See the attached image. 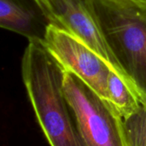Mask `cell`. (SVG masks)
<instances>
[{"mask_svg":"<svg viewBox=\"0 0 146 146\" xmlns=\"http://www.w3.org/2000/svg\"><path fill=\"white\" fill-rule=\"evenodd\" d=\"M106 43L140 103L146 106V2L93 0Z\"/></svg>","mask_w":146,"mask_h":146,"instance_id":"cell-2","label":"cell"},{"mask_svg":"<svg viewBox=\"0 0 146 146\" xmlns=\"http://www.w3.org/2000/svg\"><path fill=\"white\" fill-rule=\"evenodd\" d=\"M123 130L126 146H146V106L123 119Z\"/></svg>","mask_w":146,"mask_h":146,"instance_id":"cell-8","label":"cell"},{"mask_svg":"<svg viewBox=\"0 0 146 146\" xmlns=\"http://www.w3.org/2000/svg\"><path fill=\"white\" fill-rule=\"evenodd\" d=\"M36 1L48 19L50 25L68 32L86 43L127 83L104 37L97 18L93 0Z\"/></svg>","mask_w":146,"mask_h":146,"instance_id":"cell-4","label":"cell"},{"mask_svg":"<svg viewBox=\"0 0 146 146\" xmlns=\"http://www.w3.org/2000/svg\"><path fill=\"white\" fill-rule=\"evenodd\" d=\"M64 72L43 42L29 41L21 59L22 80L46 140L50 146H88L63 92Z\"/></svg>","mask_w":146,"mask_h":146,"instance_id":"cell-1","label":"cell"},{"mask_svg":"<svg viewBox=\"0 0 146 146\" xmlns=\"http://www.w3.org/2000/svg\"><path fill=\"white\" fill-rule=\"evenodd\" d=\"M138 1H141V2H146V0H138Z\"/></svg>","mask_w":146,"mask_h":146,"instance_id":"cell-9","label":"cell"},{"mask_svg":"<svg viewBox=\"0 0 146 146\" xmlns=\"http://www.w3.org/2000/svg\"><path fill=\"white\" fill-rule=\"evenodd\" d=\"M50 26L36 0H0V27L43 42Z\"/></svg>","mask_w":146,"mask_h":146,"instance_id":"cell-6","label":"cell"},{"mask_svg":"<svg viewBox=\"0 0 146 146\" xmlns=\"http://www.w3.org/2000/svg\"><path fill=\"white\" fill-rule=\"evenodd\" d=\"M63 92L88 146H126L123 119L74 73L66 71Z\"/></svg>","mask_w":146,"mask_h":146,"instance_id":"cell-3","label":"cell"},{"mask_svg":"<svg viewBox=\"0 0 146 146\" xmlns=\"http://www.w3.org/2000/svg\"><path fill=\"white\" fill-rule=\"evenodd\" d=\"M43 44L66 71L74 73L109 102L108 78L113 70L99 54L76 37L51 25Z\"/></svg>","mask_w":146,"mask_h":146,"instance_id":"cell-5","label":"cell"},{"mask_svg":"<svg viewBox=\"0 0 146 146\" xmlns=\"http://www.w3.org/2000/svg\"><path fill=\"white\" fill-rule=\"evenodd\" d=\"M108 96L110 105L122 119L131 116L142 105L130 85L114 71L108 78Z\"/></svg>","mask_w":146,"mask_h":146,"instance_id":"cell-7","label":"cell"}]
</instances>
